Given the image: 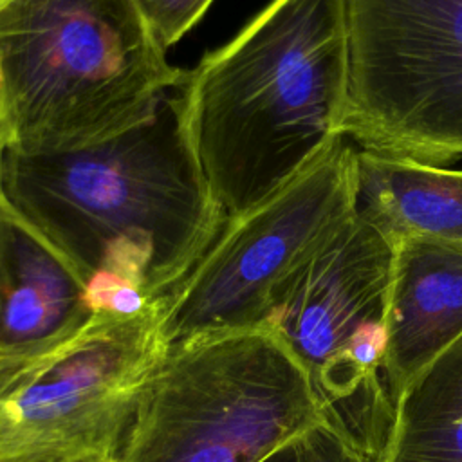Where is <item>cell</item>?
<instances>
[{
    "mask_svg": "<svg viewBox=\"0 0 462 462\" xmlns=\"http://www.w3.org/2000/svg\"><path fill=\"white\" fill-rule=\"evenodd\" d=\"M99 462H125L121 457H112V458H106V460H99Z\"/></svg>",
    "mask_w": 462,
    "mask_h": 462,
    "instance_id": "17",
    "label": "cell"
},
{
    "mask_svg": "<svg viewBox=\"0 0 462 462\" xmlns=\"http://www.w3.org/2000/svg\"><path fill=\"white\" fill-rule=\"evenodd\" d=\"M377 462H462V337L399 397Z\"/></svg>",
    "mask_w": 462,
    "mask_h": 462,
    "instance_id": "12",
    "label": "cell"
},
{
    "mask_svg": "<svg viewBox=\"0 0 462 462\" xmlns=\"http://www.w3.org/2000/svg\"><path fill=\"white\" fill-rule=\"evenodd\" d=\"M2 152H4V148H2V143H0V159H2Z\"/></svg>",
    "mask_w": 462,
    "mask_h": 462,
    "instance_id": "19",
    "label": "cell"
},
{
    "mask_svg": "<svg viewBox=\"0 0 462 462\" xmlns=\"http://www.w3.org/2000/svg\"><path fill=\"white\" fill-rule=\"evenodd\" d=\"M383 381L392 406L462 337V242L406 236L393 242Z\"/></svg>",
    "mask_w": 462,
    "mask_h": 462,
    "instance_id": "9",
    "label": "cell"
},
{
    "mask_svg": "<svg viewBox=\"0 0 462 462\" xmlns=\"http://www.w3.org/2000/svg\"><path fill=\"white\" fill-rule=\"evenodd\" d=\"M146 292L110 273H94L88 276L83 294V303L88 312H110L117 316H134L150 305Z\"/></svg>",
    "mask_w": 462,
    "mask_h": 462,
    "instance_id": "14",
    "label": "cell"
},
{
    "mask_svg": "<svg viewBox=\"0 0 462 462\" xmlns=\"http://www.w3.org/2000/svg\"><path fill=\"white\" fill-rule=\"evenodd\" d=\"M356 150L337 137L285 188L226 222L189 273L152 300L171 341L202 327L263 321L276 285L356 211Z\"/></svg>",
    "mask_w": 462,
    "mask_h": 462,
    "instance_id": "7",
    "label": "cell"
},
{
    "mask_svg": "<svg viewBox=\"0 0 462 462\" xmlns=\"http://www.w3.org/2000/svg\"><path fill=\"white\" fill-rule=\"evenodd\" d=\"M325 422L312 379L267 321L175 337L126 430L125 462H265Z\"/></svg>",
    "mask_w": 462,
    "mask_h": 462,
    "instance_id": "4",
    "label": "cell"
},
{
    "mask_svg": "<svg viewBox=\"0 0 462 462\" xmlns=\"http://www.w3.org/2000/svg\"><path fill=\"white\" fill-rule=\"evenodd\" d=\"M343 135L361 150L462 157V0H346Z\"/></svg>",
    "mask_w": 462,
    "mask_h": 462,
    "instance_id": "6",
    "label": "cell"
},
{
    "mask_svg": "<svg viewBox=\"0 0 462 462\" xmlns=\"http://www.w3.org/2000/svg\"><path fill=\"white\" fill-rule=\"evenodd\" d=\"M170 345L150 301L134 316L90 312L45 339L0 346V462L119 457Z\"/></svg>",
    "mask_w": 462,
    "mask_h": 462,
    "instance_id": "5",
    "label": "cell"
},
{
    "mask_svg": "<svg viewBox=\"0 0 462 462\" xmlns=\"http://www.w3.org/2000/svg\"><path fill=\"white\" fill-rule=\"evenodd\" d=\"M182 83L103 141L0 159V191L87 280L110 273L150 300L166 296L226 226L188 139Z\"/></svg>",
    "mask_w": 462,
    "mask_h": 462,
    "instance_id": "1",
    "label": "cell"
},
{
    "mask_svg": "<svg viewBox=\"0 0 462 462\" xmlns=\"http://www.w3.org/2000/svg\"><path fill=\"white\" fill-rule=\"evenodd\" d=\"M213 0H134L161 49L179 42L208 11Z\"/></svg>",
    "mask_w": 462,
    "mask_h": 462,
    "instance_id": "13",
    "label": "cell"
},
{
    "mask_svg": "<svg viewBox=\"0 0 462 462\" xmlns=\"http://www.w3.org/2000/svg\"><path fill=\"white\" fill-rule=\"evenodd\" d=\"M265 462H298L296 444H294V446H291V448H287V449H283V451H280L278 455L271 457V458H269V460H265Z\"/></svg>",
    "mask_w": 462,
    "mask_h": 462,
    "instance_id": "16",
    "label": "cell"
},
{
    "mask_svg": "<svg viewBox=\"0 0 462 462\" xmlns=\"http://www.w3.org/2000/svg\"><path fill=\"white\" fill-rule=\"evenodd\" d=\"M392 269L393 242L354 211L273 291L263 321L305 365L330 424H343L356 406L357 357L386 341Z\"/></svg>",
    "mask_w": 462,
    "mask_h": 462,
    "instance_id": "8",
    "label": "cell"
},
{
    "mask_svg": "<svg viewBox=\"0 0 462 462\" xmlns=\"http://www.w3.org/2000/svg\"><path fill=\"white\" fill-rule=\"evenodd\" d=\"M356 211L392 242H462V170L357 148Z\"/></svg>",
    "mask_w": 462,
    "mask_h": 462,
    "instance_id": "11",
    "label": "cell"
},
{
    "mask_svg": "<svg viewBox=\"0 0 462 462\" xmlns=\"http://www.w3.org/2000/svg\"><path fill=\"white\" fill-rule=\"evenodd\" d=\"M134 0H11L0 11V143L83 148L146 119L186 79Z\"/></svg>",
    "mask_w": 462,
    "mask_h": 462,
    "instance_id": "3",
    "label": "cell"
},
{
    "mask_svg": "<svg viewBox=\"0 0 462 462\" xmlns=\"http://www.w3.org/2000/svg\"><path fill=\"white\" fill-rule=\"evenodd\" d=\"M298 462H375L327 420L296 444Z\"/></svg>",
    "mask_w": 462,
    "mask_h": 462,
    "instance_id": "15",
    "label": "cell"
},
{
    "mask_svg": "<svg viewBox=\"0 0 462 462\" xmlns=\"http://www.w3.org/2000/svg\"><path fill=\"white\" fill-rule=\"evenodd\" d=\"M83 271L0 191V346L54 336L90 312Z\"/></svg>",
    "mask_w": 462,
    "mask_h": 462,
    "instance_id": "10",
    "label": "cell"
},
{
    "mask_svg": "<svg viewBox=\"0 0 462 462\" xmlns=\"http://www.w3.org/2000/svg\"><path fill=\"white\" fill-rule=\"evenodd\" d=\"M180 94L206 184L226 222L240 218L343 135L346 0H271Z\"/></svg>",
    "mask_w": 462,
    "mask_h": 462,
    "instance_id": "2",
    "label": "cell"
},
{
    "mask_svg": "<svg viewBox=\"0 0 462 462\" xmlns=\"http://www.w3.org/2000/svg\"><path fill=\"white\" fill-rule=\"evenodd\" d=\"M9 2H11V0H0V11H2Z\"/></svg>",
    "mask_w": 462,
    "mask_h": 462,
    "instance_id": "18",
    "label": "cell"
}]
</instances>
